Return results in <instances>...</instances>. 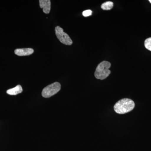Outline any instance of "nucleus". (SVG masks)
Here are the masks:
<instances>
[{
    "label": "nucleus",
    "mask_w": 151,
    "mask_h": 151,
    "mask_svg": "<svg viewBox=\"0 0 151 151\" xmlns=\"http://www.w3.org/2000/svg\"><path fill=\"white\" fill-rule=\"evenodd\" d=\"M61 86L59 82H55L44 88L42 92V97L49 98L57 94L60 90Z\"/></svg>",
    "instance_id": "nucleus-3"
},
{
    "label": "nucleus",
    "mask_w": 151,
    "mask_h": 151,
    "mask_svg": "<svg viewBox=\"0 0 151 151\" xmlns=\"http://www.w3.org/2000/svg\"><path fill=\"white\" fill-rule=\"evenodd\" d=\"M22 88L21 85H18L12 89H9L7 91V93L9 95H17L22 92Z\"/></svg>",
    "instance_id": "nucleus-7"
},
{
    "label": "nucleus",
    "mask_w": 151,
    "mask_h": 151,
    "mask_svg": "<svg viewBox=\"0 0 151 151\" xmlns=\"http://www.w3.org/2000/svg\"><path fill=\"white\" fill-rule=\"evenodd\" d=\"M113 3L111 1H107L103 3L101 5V8L104 10H109L113 8Z\"/></svg>",
    "instance_id": "nucleus-8"
},
{
    "label": "nucleus",
    "mask_w": 151,
    "mask_h": 151,
    "mask_svg": "<svg viewBox=\"0 0 151 151\" xmlns=\"http://www.w3.org/2000/svg\"><path fill=\"white\" fill-rule=\"evenodd\" d=\"M15 53L18 56H26L32 54L34 50L31 48L17 49L15 50Z\"/></svg>",
    "instance_id": "nucleus-5"
},
{
    "label": "nucleus",
    "mask_w": 151,
    "mask_h": 151,
    "mask_svg": "<svg viewBox=\"0 0 151 151\" xmlns=\"http://www.w3.org/2000/svg\"><path fill=\"white\" fill-rule=\"evenodd\" d=\"M84 17H87L91 15L92 14V11L91 10H87L84 11L82 13Z\"/></svg>",
    "instance_id": "nucleus-10"
},
{
    "label": "nucleus",
    "mask_w": 151,
    "mask_h": 151,
    "mask_svg": "<svg viewBox=\"0 0 151 151\" xmlns=\"http://www.w3.org/2000/svg\"><path fill=\"white\" fill-rule=\"evenodd\" d=\"M149 2L151 4V0H149Z\"/></svg>",
    "instance_id": "nucleus-11"
},
{
    "label": "nucleus",
    "mask_w": 151,
    "mask_h": 151,
    "mask_svg": "<svg viewBox=\"0 0 151 151\" xmlns=\"http://www.w3.org/2000/svg\"><path fill=\"white\" fill-rule=\"evenodd\" d=\"M111 67V63L108 61H103L97 65L94 76L97 79L103 80L111 74V71L109 68Z\"/></svg>",
    "instance_id": "nucleus-2"
},
{
    "label": "nucleus",
    "mask_w": 151,
    "mask_h": 151,
    "mask_svg": "<svg viewBox=\"0 0 151 151\" xmlns=\"http://www.w3.org/2000/svg\"><path fill=\"white\" fill-rule=\"evenodd\" d=\"M145 45L147 49L151 51V37L146 40L145 42Z\"/></svg>",
    "instance_id": "nucleus-9"
},
{
    "label": "nucleus",
    "mask_w": 151,
    "mask_h": 151,
    "mask_svg": "<svg viewBox=\"0 0 151 151\" xmlns=\"http://www.w3.org/2000/svg\"><path fill=\"white\" fill-rule=\"evenodd\" d=\"M134 107L135 103L133 100L124 98L116 103L114 106V110L118 114H124L131 112Z\"/></svg>",
    "instance_id": "nucleus-1"
},
{
    "label": "nucleus",
    "mask_w": 151,
    "mask_h": 151,
    "mask_svg": "<svg viewBox=\"0 0 151 151\" xmlns=\"http://www.w3.org/2000/svg\"><path fill=\"white\" fill-rule=\"evenodd\" d=\"M40 6L41 8L43 9L44 13L49 14L51 8V2L50 0H40L39 1Z\"/></svg>",
    "instance_id": "nucleus-6"
},
{
    "label": "nucleus",
    "mask_w": 151,
    "mask_h": 151,
    "mask_svg": "<svg viewBox=\"0 0 151 151\" xmlns=\"http://www.w3.org/2000/svg\"><path fill=\"white\" fill-rule=\"evenodd\" d=\"M55 35L60 41L65 45H70L72 44L73 42L67 34L63 31L62 28L57 26L55 28Z\"/></svg>",
    "instance_id": "nucleus-4"
}]
</instances>
